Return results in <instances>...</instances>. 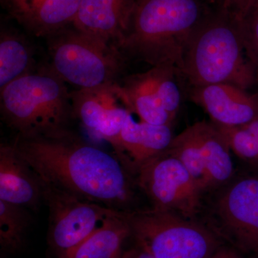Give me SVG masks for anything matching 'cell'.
<instances>
[{"mask_svg":"<svg viewBox=\"0 0 258 258\" xmlns=\"http://www.w3.org/2000/svg\"><path fill=\"white\" fill-rule=\"evenodd\" d=\"M118 87L125 107L140 120L154 125H172L175 118L162 106L151 70L125 78Z\"/></svg>","mask_w":258,"mask_h":258,"instance_id":"15","label":"cell"},{"mask_svg":"<svg viewBox=\"0 0 258 258\" xmlns=\"http://www.w3.org/2000/svg\"><path fill=\"white\" fill-rule=\"evenodd\" d=\"M220 10L240 15L253 0H216Z\"/></svg>","mask_w":258,"mask_h":258,"instance_id":"24","label":"cell"},{"mask_svg":"<svg viewBox=\"0 0 258 258\" xmlns=\"http://www.w3.org/2000/svg\"><path fill=\"white\" fill-rule=\"evenodd\" d=\"M215 125L237 157L251 164H258V120L238 126Z\"/></svg>","mask_w":258,"mask_h":258,"instance_id":"22","label":"cell"},{"mask_svg":"<svg viewBox=\"0 0 258 258\" xmlns=\"http://www.w3.org/2000/svg\"><path fill=\"white\" fill-rule=\"evenodd\" d=\"M50 68L64 82L88 89L115 82L123 57L115 47L90 36L74 25L47 37Z\"/></svg>","mask_w":258,"mask_h":258,"instance_id":"6","label":"cell"},{"mask_svg":"<svg viewBox=\"0 0 258 258\" xmlns=\"http://www.w3.org/2000/svg\"><path fill=\"white\" fill-rule=\"evenodd\" d=\"M189 98L217 125L238 126L258 120V93L249 94L233 85L190 87Z\"/></svg>","mask_w":258,"mask_h":258,"instance_id":"10","label":"cell"},{"mask_svg":"<svg viewBox=\"0 0 258 258\" xmlns=\"http://www.w3.org/2000/svg\"><path fill=\"white\" fill-rule=\"evenodd\" d=\"M43 200L49 211L47 244L57 258L74 250L106 218L119 212L81 200L45 183Z\"/></svg>","mask_w":258,"mask_h":258,"instance_id":"8","label":"cell"},{"mask_svg":"<svg viewBox=\"0 0 258 258\" xmlns=\"http://www.w3.org/2000/svg\"><path fill=\"white\" fill-rule=\"evenodd\" d=\"M150 70L162 106L175 118L182 99L181 90L177 81L178 78L181 77L179 70L170 64L154 66Z\"/></svg>","mask_w":258,"mask_h":258,"instance_id":"21","label":"cell"},{"mask_svg":"<svg viewBox=\"0 0 258 258\" xmlns=\"http://www.w3.org/2000/svg\"><path fill=\"white\" fill-rule=\"evenodd\" d=\"M134 176L152 208L188 219L198 213L203 189L185 166L166 151L139 166Z\"/></svg>","mask_w":258,"mask_h":258,"instance_id":"7","label":"cell"},{"mask_svg":"<svg viewBox=\"0 0 258 258\" xmlns=\"http://www.w3.org/2000/svg\"><path fill=\"white\" fill-rule=\"evenodd\" d=\"M198 139L200 155L205 166L208 189L227 184L234 175L230 146L223 134L212 121L192 125Z\"/></svg>","mask_w":258,"mask_h":258,"instance_id":"14","label":"cell"},{"mask_svg":"<svg viewBox=\"0 0 258 258\" xmlns=\"http://www.w3.org/2000/svg\"><path fill=\"white\" fill-rule=\"evenodd\" d=\"M0 200L37 212L43 200V182L14 144L0 145Z\"/></svg>","mask_w":258,"mask_h":258,"instance_id":"11","label":"cell"},{"mask_svg":"<svg viewBox=\"0 0 258 258\" xmlns=\"http://www.w3.org/2000/svg\"><path fill=\"white\" fill-rule=\"evenodd\" d=\"M2 119L17 136L67 130L74 119L71 92L50 66L35 70L1 90Z\"/></svg>","mask_w":258,"mask_h":258,"instance_id":"4","label":"cell"},{"mask_svg":"<svg viewBox=\"0 0 258 258\" xmlns=\"http://www.w3.org/2000/svg\"><path fill=\"white\" fill-rule=\"evenodd\" d=\"M13 5L15 15L18 16L28 8L29 0H10Z\"/></svg>","mask_w":258,"mask_h":258,"instance_id":"27","label":"cell"},{"mask_svg":"<svg viewBox=\"0 0 258 258\" xmlns=\"http://www.w3.org/2000/svg\"><path fill=\"white\" fill-rule=\"evenodd\" d=\"M74 119L98 134L107 120L125 105L120 97L118 83L71 92Z\"/></svg>","mask_w":258,"mask_h":258,"instance_id":"16","label":"cell"},{"mask_svg":"<svg viewBox=\"0 0 258 258\" xmlns=\"http://www.w3.org/2000/svg\"><path fill=\"white\" fill-rule=\"evenodd\" d=\"M209 258H241L235 249L220 247Z\"/></svg>","mask_w":258,"mask_h":258,"instance_id":"25","label":"cell"},{"mask_svg":"<svg viewBox=\"0 0 258 258\" xmlns=\"http://www.w3.org/2000/svg\"><path fill=\"white\" fill-rule=\"evenodd\" d=\"M13 144L45 184L116 211L137 210L135 176L115 154L70 129L17 136Z\"/></svg>","mask_w":258,"mask_h":258,"instance_id":"1","label":"cell"},{"mask_svg":"<svg viewBox=\"0 0 258 258\" xmlns=\"http://www.w3.org/2000/svg\"><path fill=\"white\" fill-rule=\"evenodd\" d=\"M28 209L0 200V246L2 255H13L25 247L32 224Z\"/></svg>","mask_w":258,"mask_h":258,"instance_id":"20","label":"cell"},{"mask_svg":"<svg viewBox=\"0 0 258 258\" xmlns=\"http://www.w3.org/2000/svg\"><path fill=\"white\" fill-rule=\"evenodd\" d=\"M246 49L252 63L258 70V5H252L240 15Z\"/></svg>","mask_w":258,"mask_h":258,"instance_id":"23","label":"cell"},{"mask_svg":"<svg viewBox=\"0 0 258 258\" xmlns=\"http://www.w3.org/2000/svg\"><path fill=\"white\" fill-rule=\"evenodd\" d=\"M215 210L229 238L243 251L258 252V176H245L227 186Z\"/></svg>","mask_w":258,"mask_h":258,"instance_id":"9","label":"cell"},{"mask_svg":"<svg viewBox=\"0 0 258 258\" xmlns=\"http://www.w3.org/2000/svg\"><path fill=\"white\" fill-rule=\"evenodd\" d=\"M131 237L124 212L108 217L89 237L61 258H121L123 244Z\"/></svg>","mask_w":258,"mask_h":258,"instance_id":"18","label":"cell"},{"mask_svg":"<svg viewBox=\"0 0 258 258\" xmlns=\"http://www.w3.org/2000/svg\"><path fill=\"white\" fill-rule=\"evenodd\" d=\"M220 8L215 0H135L118 50L154 66L181 68L199 27Z\"/></svg>","mask_w":258,"mask_h":258,"instance_id":"2","label":"cell"},{"mask_svg":"<svg viewBox=\"0 0 258 258\" xmlns=\"http://www.w3.org/2000/svg\"><path fill=\"white\" fill-rule=\"evenodd\" d=\"M172 125L136 121L128 115L113 149L114 154L134 176L139 166L165 152L174 139Z\"/></svg>","mask_w":258,"mask_h":258,"instance_id":"13","label":"cell"},{"mask_svg":"<svg viewBox=\"0 0 258 258\" xmlns=\"http://www.w3.org/2000/svg\"><path fill=\"white\" fill-rule=\"evenodd\" d=\"M124 217L137 247L154 258H209L220 247L205 226L174 212L137 209Z\"/></svg>","mask_w":258,"mask_h":258,"instance_id":"5","label":"cell"},{"mask_svg":"<svg viewBox=\"0 0 258 258\" xmlns=\"http://www.w3.org/2000/svg\"><path fill=\"white\" fill-rule=\"evenodd\" d=\"M121 258H154L150 254L138 247L123 251Z\"/></svg>","mask_w":258,"mask_h":258,"instance_id":"26","label":"cell"},{"mask_svg":"<svg viewBox=\"0 0 258 258\" xmlns=\"http://www.w3.org/2000/svg\"><path fill=\"white\" fill-rule=\"evenodd\" d=\"M190 87L230 84L246 90L256 80L238 15L217 10L195 32L179 69Z\"/></svg>","mask_w":258,"mask_h":258,"instance_id":"3","label":"cell"},{"mask_svg":"<svg viewBox=\"0 0 258 258\" xmlns=\"http://www.w3.org/2000/svg\"><path fill=\"white\" fill-rule=\"evenodd\" d=\"M134 3L135 0H81L73 25L118 50L128 28Z\"/></svg>","mask_w":258,"mask_h":258,"instance_id":"12","label":"cell"},{"mask_svg":"<svg viewBox=\"0 0 258 258\" xmlns=\"http://www.w3.org/2000/svg\"><path fill=\"white\" fill-rule=\"evenodd\" d=\"M252 5H258V0H253V1L252 2V3H251L250 5H249L248 8H249V7H250V6H252ZM247 9H246V10H247ZM245 10H244V11H245Z\"/></svg>","mask_w":258,"mask_h":258,"instance_id":"28","label":"cell"},{"mask_svg":"<svg viewBox=\"0 0 258 258\" xmlns=\"http://www.w3.org/2000/svg\"><path fill=\"white\" fill-rule=\"evenodd\" d=\"M31 47L21 35L2 30L0 36V91L34 69Z\"/></svg>","mask_w":258,"mask_h":258,"instance_id":"19","label":"cell"},{"mask_svg":"<svg viewBox=\"0 0 258 258\" xmlns=\"http://www.w3.org/2000/svg\"><path fill=\"white\" fill-rule=\"evenodd\" d=\"M81 0H29L19 20L37 36L48 37L74 23Z\"/></svg>","mask_w":258,"mask_h":258,"instance_id":"17","label":"cell"}]
</instances>
